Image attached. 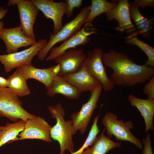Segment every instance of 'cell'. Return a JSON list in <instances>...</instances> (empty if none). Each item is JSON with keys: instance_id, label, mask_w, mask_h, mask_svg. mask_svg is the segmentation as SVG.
<instances>
[{"instance_id": "obj_1", "label": "cell", "mask_w": 154, "mask_h": 154, "mask_svg": "<svg viewBox=\"0 0 154 154\" xmlns=\"http://www.w3.org/2000/svg\"><path fill=\"white\" fill-rule=\"evenodd\" d=\"M102 61L113 70L111 79L115 85L133 86L154 76V67L136 64L126 54L112 50L104 53Z\"/></svg>"}, {"instance_id": "obj_2", "label": "cell", "mask_w": 154, "mask_h": 154, "mask_svg": "<svg viewBox=\"0 0 154 154\" xmlns=\"http://www.w3.org/2000/svg\"><path fill=\"white\" fill-rule=\"evenodd\" d=\"M48 108L52 117L56 120V124L51 128L50 135L51 137L59 143L60 154H65L66 150L70 153L74 152L72 138L74 129L72 120H64L65 110L59 102L54 106H48Z\"/></svg>"}, {"instance_id": "obj_3", "label": "cell", "mask_w": 154, "mask_h": 154, "mask_svg": "<svg viewBox=\"0 0 154 154\" xmlns=\"http://www.w3.org/2000/svg\"><path fill=\"white\" fill-rule=\"evenodd\" d=\"M17 92L8 87H0V117L13 121L19 119L26 121L37 117L25 110L22 106Z\"/></svg>"}, {"instance_id": "obj_4", "label": "cell", "mask_w": 154, "mask_h": 154, "mask_svg": "<svg viewBox=\"0 0 154 154\" xmlns=\"http://www.w3.org/2000/svg\"><path fill=\"white\" fill-rule=\"evenodd\" d=\"M117 118V116L114 113L108 112L102 119V123L106 131L108 136L111 138L113 135L117 141L129 142L139 149L142 150L143 145L142 141L131 131L134 127L132 121L127 120L125 122L122 118L120 120H118Z\"/></svg>"}, {"instance_id": "obj_5", "label": "cell", "mask_w": 154, "mask_h": 154, "mask_svg": "<svg viewBox=\"0 0 154 154\" xmlns=\"http://www.w3.org/2000/svg\"><path fill=\"white\" fill-rule=\"evenodd\" d=\"M90 7L89 5L82 8L74 18L65 23L61 30L56 34L50 33L48 41L37 55L39 60L43 61L55 44L70 38L80 29L82 26L85 23L90 12Z\"/></svg>"}, {"instance_id": "obj_6", "label": "cell", "mask_w": 154, "mask_h": 154, "mask_svg": "<svg viewBox=\"0 0 154 154\" xmlns=\"http://www.w3.org/2000/svg\"><path fill=\"white\" fill-rule=\"evenodd\" d=\"M103 53V50L100 48L89 50L83 66L91 75L99 81L104 90L108 92L115 85L106 73L102 61Z\"/></svg>"}, {"instance_id": "obj_7", "label": "cell", "mask_w": 154, "mask_h": 154, "mask_svg": "<svg viewBox=\"0 0 154 154\" xmlns=\"http://www.w3.org/2000/svg\"><path fill=\"white\" fill-rule=\"evenodd\" d=\"M47 39H41L34 45L23 50L0 55V62L4 66L5 71L8 72L15 68L23 65H31L34 57L47 42Z\"/></svg>"}, {"instance_id": "obj_8", "label": "cell", "mask_w": 154, "mask_h": 154, "mask_svg": "<svg viewBox=\"0 0 154 154\" xmlns=\"http://www.w3.org/2000/svg\"><path fill=\"white\" fill-rule=\"evenodd\" d=\"M102 89L101 84L97 86L90 92L88 101L83 105L80 110L70 116L74 129L73 135L78 130L82 134L85 132L94 112L98 107L97 103Z\"/></svg>"}, {"instance_id": "obj_9", "label": "cell", "mask_w": 154, "mask_h": 154, "mask_svg": "<svg viewBox=\"0 0 154 154\" xmlns=\"http://www.w3.org/2000/svg\"><path fill=\"white\" fill-rule=\"evenodd\" d=\"M32 3L40 10L44 16L52 20L55 34L62 29V19L65 14L66 7V2H55L52 0H32Z\"/></svg>"}, {"instance_id": "obj_10", "label": "cell", "mask_w": 154, "mask_h": 154, "mask_svg": "<svg viewBox=\"0 0 154 154\" xmlns=\"http://www.w3.org/2000/svg\"><path fill=\"white\" fill-rule=\"evenodd\" d=\"M52 127L43 118L37 116L26 121L24 130L18 135L16 140L37 139L47 142H52L50 135Z\"/></svg>"}, {"instance_id": "obj_11", "label": "cell", "mask_w": 154, "mask_h": 154, "mask_svg": "<svg viewBox=\"0 0 154 154\" xmlns=\"http://www.w3.org/2000/svg\"><path fill=\"white\" fill-rule=\"evenodd\" d=\"M86 57L87 54L83 48L67 50L54 60L59 65L58 75L62 76L78 72L82 68Z\"/></svg>"}, {"instance_id": "obj_12", "label": "cell", "mask_w": 154, "mask_h": 154, "mask_svg": "<svg viewBox=\"0 0 154 154\" xmlns=\"http://www.w3.org/2000/svg\"><path fill=\"white\" fill-rule=\"evenodd\" d=\"M0 38L5 43L8 54L17 52L21 47L30 46L37 42L25 36L20 25L12 28L3 27L0 31Z\"/></svg>"}, {"instance_id": "obj_13", "label": "cell", "mask_w": 154, "mask_h": 154, "mask_svg": "<svg viewBox=\"0 0 154 154\" xmlns=\"http://www.w3.org/2000/svg\"><path fill=\"white\" fill-rule=\"evenodd\" d=\"M16 5L19 14L20 25L23 33L27 37L36 40L33 26L39 10L31 0H19Z\"/></svg>"}, {"instance_id": "obj_14", "label": "cell", "mask_w": 154, "mask_h": 154, "mask_svg": "<svg viewBox=\"0 0 154 154\" xmlns=\"http://www.w3.org/2000/svg\"><path fill=\"white\" fill-rule=\"evenodd\" d=\"M86 23L77 33L63 41L60 45L52 48L49 55L46 58V61L54 60L68 50L75 48L77 46L84 45L88 43L91 40L89 37L95 33L96 32L94 31H87L86 29L88 25Z\"/></svg>"}, {"instance_id": "obj_15", "label": "cell", "mask_w": 154, "mask_h": 154, "mask_svg": "<svg viewBox=\"0 0 154 154\" xmlns=\"http://www.w3.org/2000/svg\"><path fill=\"white\" fill-rule=\"evenodd\" d=\"M16 70L27 80L29 79L36 80L41 82L48 89L54 77L60 70L59 64L47 68H38L32 65H23L16 68Z\"/></svg>"}, {"instance_id": "obj_16", "label": "cell", "mask_w": 154, "mask_h": 154, "mask_svg": "<svg viewBox=\"0 0 154 154\" xmlns=\"http://www.w3.org/2000/svg\"><path fill=\"white\" fill-rule=\"evenodd\" d=\"M67 82L81 92H91L97 86L101 84L98 80L93 77L82 66L78 72L62 76Z\"/></svg>"}, {"instance_id": "obj_17", "label": "cell", "mask_w": 154, "mask_h": 154, "mask_svg": "<svg viewBox=\"0 0 154 154\" xmlns=\"http://www.w3.org/2000/svg\"><path fill=\"white\" fill-rule=\"evenodd\" d=\"M129 3L127 0H120L113 9L106 13L107 19L112 21L116 19L118 23V29L121 31H130L134 26L132 24L129 13Z\"/></svg>"}, {"instance_id": "obj_18", "label": "cell", "mask_w": 154, "mask_h": 154, "mask_svg": "<svg viewBox=\"0 0 154 154\" xmlns=\"http://www.w3.org/2000/svg\"><path fill=\"white\" fill-rule=\"evenodd\" d=\"M128 100L131 105L136 107L144 120L145 133L153 130L154 125V99H144L139 98L132 94L129 95Z\"/></svg>"}, {"instance_id": "obj_19", "label": "cell", "mask_w": 154, "mask_h": 154, "mask_svg": "<svg viewBox=\"0 0 154 154\" xmlns=\"http://www.w3.org/2000/svg\"><path fill=\"white\" fill-rule=\"evenodd\" d=\"M47 93L51 97L59 94L67 98L76 100L79 98L82 92L66 81L62 76L57 75L53 79L50 87L47 89Z\"/></svg>"}, {"instance_id": "obj_20", "label": "cell", "mask_w": 154, "mask_h": 154, "mask_svg": "<svg viewBox=\"0 0 154 154\" xmlns=\"http://www.w3.org/2000/svg\"><path fill=\"white\" fill-rule=\"evenodd\" d=\"M104 129L101 135L97 137L92 146L87 148L82 154H106L110 150L119 148L120 142H115L104 134Z\"/></svg>"}, {"instance_id": "obj_21", "label": "cell", "mask_w": 154, "mask_h": 154, "mask_svg": "<svg viewBox=\"0 0 154 154\" xmlns=\"http://www.w3.org/2000/svg\"><path fill=\"white\" fill-rule=\"evenodd\" d=\"M129 9L130 18L134 21L139 33L144 37H148L152 27L151 21L145 18L141 14L139 7L133 2L129 3Z\"/></svg>"}, {"instance_id": "obj_22", "label": "cell", "mask_w": 154, "mask_h": 154, "mask_svg": "<svg viewBox=\"0 0 154 154\" xmlns=\"http://www.w3.org/2000/svg\"><path fill=\"white\" fill-rule=\"evenodd\" d=\"M25 122L21 120L14 123L7 122L5 126L0 125V147L6 143L16 141L18 135L24 129Z\"/></svg>"}, {"instance_id": "obj_23", "label": "cell", "mask_w": 154, "mask_h": 154, "mask_svg": "<svg viewBox=\"0 0 154 154\" xmlns=\"http://www.w3.org/2000/svg\"><path fill=\"white\" fill-rule=\"evenodd\" d=\"M7 87L16 91L19 97H23L30 93L27 80L17 70L7 79Z\"/></svg>"}, {"instance_id": "obj_24", "label": "cell", "mask_w": 154, "mask_h": 154, "mask_svg": "<svg viewBox=\"0 0 154 154\" xmlns=\"http://www.w3.org/2000/svg\"><path fill=\"white\" fill-rule=\"evenodd\" d=\"M116 5V4L106 0H92L90 5V12L85 22L92 23L98 16L110 11Z\"/></svg>"}, {"instance_id": "obj_25", "label": "cell", "mask_w": 154, "mask_h": 154, "mask_svg": "<svg viewBox=\"0 0 154 154\" xmlns=\"http://www.w3.org/2000/svg\"><path fill=\"white\" fill-rule=\"evenodd\" d=\"M125 42L139 48L148 57V60L145 62V64L148 66L154 67V49L153 47L132 35H130L126 38Z\"/></svg>"}, {"instance_id": "obj_26", "label": "cell", "mask_w": 154, "mask_h": 154, "mask_svg": "<svg viewBox=\"0 0 154 154\" xmlns=\"http://www.w3.org/2000/svg\"><path fill=\"white\" fill-rule=\"evenodd\" d=\"M99 117V115H98L95 117L87 137L82 147L77 151L70 154H82L87 148L92 146L97 137L98 134L100 131L98 125Z\"/></svg>"}, {"instance_id": "obj_27", "label": "cell", "mask_w": 154, "mask_h": 154, "mask_svg": "<svg viewBox=\"0 0 154 154\" xmlns=\"http://www.w3.org/2000/svg\"><path fill=\"white\" fill-rule=\"evenodd\" d=\"M66 7L65 14L68 18L73 15V10L74 8H78L82 5V0H66Z\"/></svg>"}, {"instance_id": "obj_28", "label": "cell", "mask_w": 154, "mask_h": 154, "mask_svg": "<svg viewBox=\"0 0 154 154\" xmlns=\"http://www.w3.org/2000/svg\"><path fill=\"white\" fill-rule=\"evenodd\" d=\"M143 151L142 154H153L151 145V136L148 132L145 138L142 139Z\"/></svg>"}, {"instance_id": "obj_29", "label": "cell", "mask_w": 154, "mask_h": 154, "mask_svg": "<svg viewBox=\"0 0 154 154\" xmlns=\"http://www.w3.org/2000/svg\"><path fill=\"white\" fill-rule=\"evenodd\" d=\"M149 80L144 87L143 92L147 95L148 99H154V76Z\"/></svg>"}, {"instance_id": "obj_30", "label": "cell", "mask_w": 154, "mask_h": 154, "mask_svg": "<svg viewBox=\"0 0 154 154\" xmlns=\"http://www.w3.org/2000/svg\"><path fill=\"white\" fill-rule=\"evenodd\" d=\"M133 2L138 7L143 8L147 7H152L154 5L153 0H135Z\"/></svg>"}, {"instance_id": "obj_31", "label": "cell", "mask_w": 154, "mask_h": 154, "mask_svg": "<svg viewBox=\"0 0 154 154\" xmlns=\"http://www.w3.org/2000/svg\"><path fill=\"white\" fill-rule=\"evenodd\" d=\"M8 10L7 8L5 9L1 6L0 8V31L1 29L3 27L4 25V22L0 20L4 17L6 14Z\"/></svg>"}, {"instance_id": "obj_32", "label": "cell", "mask_w": 154, "mask_h": 154, "mask_svg": "<svg viewBox=\"0 0 154 154\" xmlns=\"http://www.w3.org/2000/svg\"><path fill=\"white\" fill-rule=\"evenodd\" d=\"M0 87H7V80L4 77L0 76Z\"/></svg>"}, {"instance_id": "obj_33", "label": "cell", "mask_w": 154, "mask_h": 154, "mask_svg": "<svg viewBox=\"0 0 154 154\" xmlns=\"http://www.w3.org/2000/svg\"><path fill=\"white\" fill-rule=\"evenodd\" d=\"M19 0H9L8 3V6H10L11 5H17L18 3Z\"/></svg>"}]
</instances>
